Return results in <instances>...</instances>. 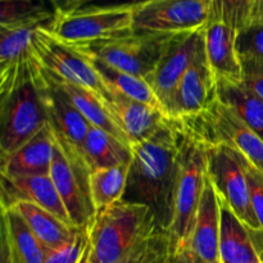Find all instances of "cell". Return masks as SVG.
I'll return each instance as SVG.
<instances>
[{"label": "cell", "mask_w": 263, "mask_h": 263, "mask_svg": "<svg viewBox=\"0 0 263 263\" xmlns=\"http://www.w3.org/2000/svg\"><path fill=\"white\" fill-rule=\"evenodd\" d=\"M238 31L218 21L204 28V48L211 69L218 80L241 81V62L236 49Z\"/></svg>", "instance_id": "obj_20"}, {"label": "cell", "mask_w": 263, "mask_h": 263, "mask_svg": "<svg viewBox=\"0 0 263 263\" xmlns=\"http://www.w3.org/2000/svg\"><path fill=\"white\" fill-rule=\"evenodd\" d=\"M55 152V136L48 125L18 151L2 159V176H39L50 175Z\"/></svg>", "instance_id": "obj_19"}, {"label": "cell", "mask_w": 263, "mask_h": 263, "mask_svg": "<svg viewBox=\"0 0 263 263\" xmlns=\"http://www.w3.org/2000/svg\"><path fill=\"white\" fill-rule=\"evenodd\" d=\"M89 259V231L80 229L73 239L62 248L46 252L45 263H87Z\"/></svg>", "instance_id": "obj_32"}, {"label": "cell", "mask_w": 263, "mask_h": 263, "mask_svg": "<svg viewBox=\"0 0 263 263\" xmlns=\"http://www.w3.org/2000/svg\"><path fill=\"white\" fill-rule=\"evenodd\" d=\"M58 12L54 0H0V27H48Z\"/></svg>", "instance_id": "obj_26"}, {"label": "cell", "mask_w": 263, "mask_h": 263, "mask_svg": "<svg viewBox=\"0 0 263 263\" xmlns=\"http://www.w3.org/2000/svg\"><path fill=\"white\" fill-rule=\"evenodd\" d=\"M91 61L97 71L102 76L103 81L107 85V87L121 92L125 97L131 98L136 102L144 103V104L157 108V109L162 110L164 113L158 98L156 97L153 89H152L151 85L148 84L145 79L127 73V72L120 71V69L115 68V67L109 66L105 62L94 58V57H91Z\"/></svg>", "instance_id": "obj_28"}, {"label": "cell", "mask_w": 263, "mask_h": 263, "mask_svg": "<svg viewBox=\"0 0 263 263\" xmlns=\"http://www.w3.org/2000/svg\"><path fill=\"white\" fill-rule=\"evenodd\" d=\"M44 87L45 74L37 62L32 73L2 98V159L18 151L48 125Z\"/></svg>", "instance_id": "obj_3"}, {"label": "cell", "mask_w": 263, "mask_h": 263, "mask_svg": "<svg viewBox=\"0 0 263 263\" xmlns=\"http://www.w3.org/2000/svg\"><path fill=\"white\" fill-rule=\"evenodd\" d=\"M3 212V249L7 263H45L46 249L14 207Z\"/></svg>", "instance_id": "obj_21"}, {"label": "cell", "mask_w": 263, "mask_h": 263, "mask_svg": "<svg viewBox=\"0 0 263 263\" xmlns=\"http://www.w3.org/2000/svg\"><path fill=\"white\" fill-rule=\"evenodd\" d=\"M220 254L222 263L258 262L249 228H247L246 223L222 200H221Z\"/></svg>", "instance_id": "obj_23"}, {"label": "cell", "mask_w": 263, "mask_h": 263, "mask_svg": "<svg viewBox=\"0 0 263 263\" xmlns=\"http://www.w3.org/2000/svg\"><path fill=\"white\" fill-rule=\"evenodd\" d=\"M54 2H55L57 5H58L59 10H66L69 3H71V0H54Z\"/></svg>", "instance_id": "obj_40"}, {"label": "cell", "mask_w": 263, "mask_h": 263, "mask_svg": "<svg viewBox=\"0 0 263 263\" xmlns=\"http://www.w3.org/2000/svg\"><path fill=\"white\" fill-rule=\"evenodd\" d=\"M208 177L221 200L252 230H261L239 152L225 144L208 146Z\"/></svg>", "instance_id": "obj_10"}, {"label": "cell", "mask_w": 263, "mask_h": 263, "mask_svg": "<svg viewBox=\"0 0 263 263\" xmlns=\"http://www.w3.org/2000/svg\"><path fill=\"white\" fill-rule=\"evenodd\" d=\"M90 174L91 171L81 154L68 151L55 141L50 177L71 222L79 229H89L97 215L90 192Z\"/></svg>", "instance_id": "obj_9"}, {"label": "cell", "mask_w": 263, "mask_h": 263, "mask_svg": "<svg viewBox=\"0 0 263 263\" xmlns=\"http://www.w3.org/2000/svg\"><path fill=\"white\" fill-rule=\"evenodd\" d=\"M45 28L54 37L80 48L135 32L133 9L59 10Z\"/></svg>", "instance_id": "obj_6"}, {"label": "cell", "mask_w": 263, "mask_h": 263, "mask_svg": "<svg viewBox=\"0 0 263 263\" xmlns=\"http://www.w3.org/2000/svg\"><path fill=\"white\" fill-rule=\"evenodd\" d=\"M172 35L174 33L133 32L82 49L90 57L100 59L120 71L146 80L161 61Z\"/></svg>", "instance_id": "obj_8"}, {"label": "cell", "mask_w": 263, "mask_h": 263, "mask_svg": "<svg viewBox=\"0 0 263 263\" xmlns=\"http://www.w3.org/2000/svg\"><path fill=\"white\" fill-rule=\"evenodd\" d=\"M256 263H259V261H258V262H256Z\"/></svg>", "instance_id": "obj_42"}, {"label": "cell", "mask_w": 263, "mask_h": 263, "mask_svg": "<svg viewBox=\"0 0 263 263\" xmlns=\"http://www.w3.org/2000/svg\"><path fill=\"white\" fill-rule=\"evenodd\" d=\"M258 0H208L210 21L226 23L239 32L253 21Z\"/></svg>", "instance_id": "obj_30"}, {"label": "cell", "mask_w": 263, "mask_h": 263, "mask_svg": "<svg viewBox=\"0 0 263 263\" xmlns=\"http://www.w3.org/2000/svg\"><path fill=\"white\" fill-rule=\"evenodd\" d=\"M143 247H144V246H143ZM143 247H141V248H143ZM141 248H140V249H141ZM140 249H139V251H140ZM138 253H139V252H138ZM138 253H136V254H138ZM136 254H135V256H134V257H133V258H131V259H130V261H128L127 263H133V261H134V259H135Z\"/></svg>", "instance_id": "obj_41"}, {"label": "cell", "mask_w": 263, "mask_h": 263, "mask_svg": "<svg viewBox=\"0 0 263 263\" xmlns=\"http://www.w3.org/2000/svg\"><path fill=\"white\" fill-rule=\"evenodd\" d=\"M182 133L168 120L154 135L133 145L130 174L123 199L146 205L163 230L174 220V199Z\"/></svg>", "instance_id": "obj_1"}, {"label": "cell", "mask_w": 263, "mask_h": 263, "mask_svg": "<svg viewBox=\"0 0 263 263\" xmlns=\"http://www.w3.org/2000/svg\"><path fill=\"white\" fill-rule=\"evenodd\" d=\"M239 57H257L263 59V21H253L236 36Z\"/></svg>", "instance_id": "obj_33"}, {"label": "cell", "mask_w": 263, "mask_h": 263, "mask_svg": "<svg viewBox=\"0 0 263 263\" xmlns=\"http://www.w3.org/2000/svg\"><path fill=\"white\" fill-rule=\"evenodd\" d=\"M49 73L57 80L59 86L64 90V92L68 95V98L72 100V103L76 105L77 109H79L80 112L85 116V118L89 121L90 125L97 126V127L107 131L110 135L116 136L117 139L122 140L123 143L130 145L125 134L122 133V130L118 127L117 123H116L115 121H113V118L110 117L109 112H108V109L105 108L102 98L98 97L95 92L85 89V87L74 85L72 84V82L64 81V80L54 76L51 72H49Z\"/></svg>", "instance_id": "obj_27"}, {"label": "cell", "mask_w": 263, "mask_h": 263, "mask_svg": "<svg viewBox=\"0 0 263 263\" xmlns=\"http://www.w3.org/2000/svg\"><path fill=\"white\" fill-rule=\"evenodd\" d=\"M18 202L32 203L49 211L64 222L73 225L50 175L2 176V210L13 207Z\"/></svg>", "instance_id": "obj_17"}, {"label": "cell", "mask_w": 263, "mask_h": 263, "mask_svg": "<svg viewBox=\"0 0 263 263\" xmlns=\"http://www.w3.org/2000/svg\"><path fill=\"white\" fill-rule=\"evenodd\" d=\"M217 100V81L208 63L204 39L182 76L168 110L170 120H184L202 115Z\"/></svg>", "instance_id": "obj_13"}, {"label": "cell", "mask_w": 263, "mask_h": 263, "mask_svg": "<svg viewBox=\"0 0 263 263\" xmlns=\"http://www.w3.org/2000/svg\"><path fill=\"white\" fill-rule=\"evenodd\" d=\"M217 99L263 139V100L241 81H217Z\"/></svg>", "instance_id": "obj_25"}, {"label": "cell", "mask_w": 263, "mask_h": 263, "mask_svg": "<svg viewBox=\"0 0 263 263\" xmlns=\"http://www.w3.org/2000/svg\"><path fill=\"white\" fill-rule=\"evenodd\" d=\"M175 122L205 145L225 144L235 149L263 174V139L218 99L202 115Z\"/></svg>", "instance_id": "obj_5"}, {"label": "cell", "mask_w": 263, "mask_h": 263, "mask_svg": "<svg viewBox=\"0 0 263 263\" xmlns=\"http://www.w3.org/2000/svg\"><path fill=\"white\" fill-rule=\"evenodd\" d=\"M241 82L263 100V59L240 57Z\"/></svg>", "instance_id": "obj_35"}, {"label": "cell", "mask_w": 263, "mask_h": 263, "mask_svg": "<svg viewBox=\"0 0 263 263\" xmlns=\"http://www.w3.org/2000/svg\"><path fill=\"white\" fill-rule=\"evenodd\" d=\"M207 175L208 145L182 133L175 186L174 220L168 230L175 249L189 246Z\"/></svg>", "instance_id": "obj_4"}, {"label": "cell", "mask_w": 263, "mask_h": 263, "mask_svg": "<svg viewBox=\"0 0 263 263\" xmlns=\"http://www.w3.org/2000/svg\"><path fill=\"white\" fill-rule=\"evenodd\" d=\"M131 163L91 171L90 192L97 211L115 204L123 199L127 186Z\"/></svg>", "instance_id": "obj_29"}, {"label": "cell", "mask_w": 263, "mask_h": 263, "mask_svg": "<svg viewBox=\"0 0 263 263\" xmlns=\"http://www.w3.org/2000/svg\"><path fill=\"white\" fill-rule=\"evenodd\" d=\"M41 27V26H40ZM39 27H0V94L12 91L37 66L32 37Z\"/></svg>", "instance_id": "obj_15"}, {"label": "cell", "mask_w": 263, "mask_h": 263, "mask_svg": "<svg viewBox=\"0 0 263 263\" xmlns=\"http://www.w3.org/2000/svg\"><path fill=\"white\" fill-rule=\"evenodd\" d=\"M44 99L48 123L55 136V141L63 148L82 156V144L90 128L89 121L77 109L57 80L46 69H44Z\"/></svg>", "instance_id": "obj_14"}, {"label": "cell", "mask_w": 263, "mask_h": 263, "mask_svg": "<svg viewBox=\"0 0 263 263\" xmlns=\"http://www.w3.org/2000/svg\"><path fill=\"white\" fill-rule=\"evenodd\" d=\"M102 100L110 117L126 135L131 148L154 135L170 120L162 110L136 102L109 87Z\"/></svg>", "instance_id": "obj_16"}, {"label": "cell", "mask_w": 263, "mask_h": 263, "mask_svg": "<svg viewBox=\"0 0 263 263\" xmlns=\"http://www.w3.org/2000/svg\"><path fill=\"white\" fill-rule=\"evenodd\" d=\"M134 31L181 33L202 30L210 21L208 0H152L133 9Z\"/></svg>", "instance_id": "obj_11"}, {"label": "cell", "mask_w": 263, "mask_h": 263, "mask_svg": "<svg viewBox=\"0 0 263 263\" xmlns=\"http://www.w3.org/2000/svg\"><path fill=\"white\" fill-rule=\"evenodd\" d=\"M249 233H251V238L252 241H253L258 261L259 263H263V230H252V229H249Z\"/></svg>", "instance_id": "obj_38"}, {"label": "cell", "mask_w": 263, "mask_h": 263, "mask_svg": "<svg viewBox=\"0 0 263 263\" xmlns=\"http://www.w3.org/2000/svg\"><path fill=\"white\" fill-rule=\"evenodd\" d=\"M174 263H204L187 246L175 249Z\"/></svg>", "instance_id": "obj_37"}, {"label": "cell", "mask_w": 263, "mask_h": 263, "mask_svg": "<svg viewBox=\"0 0 263 263\" xmlns=\"http://www.w3.org/2000/svg\"><path fill=\"white\" fill-rule=\"evenodd\" d=\"M204 28L174 33L156 69L146 79L167 117L175 91L204 39Z\"/></svg>", "instance_id": "obj_12"}, {"label": "cell", "mask_w": 263, "mask_h": 263, "mask_svg": "<svg viewBox=\"0 0 263 263\" xmlns=\"http://www.w3.org/2000/svg\"><path fill=\"white\" fill-rule=\"evenodd\" d=\"M240 157L247 175V180H248L252 207H253L254 215H256L259 226H261V230H263V174L241 153Z\"/></svg>", "instance_id": "obj_34"}, {"label": "cell", "mask_w": 263, "mask_h": 263, "mask_svg": "<svg viewBox=\"0 0 263 263\" xmlns=\"http://www.w3.org/2000/svg\"><path fill=\"white\" fill-rule=\"evenodd\" d=\"M253 21H263V0H258ZM253 21H252V22H253Z\"/></svg>", "instance_id": "obj_39"}, {"label": "cell", "mask_w": 263, "mask_h": 263, "mask_svg": "<svg viewBox=\"0 0 263 263\" xmlns=\"http://www.w3.org/2000/svg\"><path fill=\"white\" fill-rule=\"evenodd\" d=\"M13 207L21 213L23 220L46 251L62 248L76 236L80 229L64 222L49 211L28 202H18ZM10 208V207H9Z\"/></svg>", "instance_id": "obj_22"}, {"label": "cell", "mask_w": 263, "mask_h": 263, "mask_svg": "<svg viewBox=\"0 0 263 263\" xmlns=\"http://www.w3.org/2000/svg\"><path fill=\"white\" fill-rule=\"evenodd\" d=\"M32 51L36 61L54 76L85 87L103 99L108 87L82 48L54 37L44 26L35 31Z\"/></svg>", "instance_id": "obj_7"}, {"label": "cell", "mask_w": 263, "mask_h": 263, "mask_svg": "<svg viewBox=\"0 0 263 263\" xmlns=\"http://www.w3.org/2000/svg\"><path fill=\"white\" fill-rule=\"evenodd\" d=\"M152 0H71L66 10L135 9Z\"/></svg>", "instance_id": "obj_36"}, {"label": "cell", "mask_w": 263, "mask_h": 263, "mask_svg": "<svg viewBox=\"0 0 263 263\" xmlns=\"http://www.w3.org/2000/svg\"><path fill=\"white\" fill-rule=\"evenodd\" d=\"M175 248L170 233L159 229L136 254L133 263H174Z\"/></svg>", "instance_id": "obj_31"}, {"label": "cell", "mask_w": 263, "mask_h": 263, "mask_svg": "<svg viewBox=\"0 0 263 263\" xmlns=\"http://www.w3.org/2000/svg\"><path fill=\"white\" fill-rule=\"evenodd\" d=\"M81 151L90 171L131 163L133 159L130 145L92 125H90Z\"/></svg>", "instance_id": "obj_24"}, {"label": "cell", "mask_w": 263, "mask_h": 263, "mask_svg": "<svg viewBox=\"0 0 263 263\" xmlns=\"http://www.w3.org/2000/svg\"><path fill=\"white\" fill-rule=\"evenodd\" d=\"M159 229L146 205L120 200L97 211L87 229V263H127Z\"/></svg>", "instance_id": "obj_2"}, {"label": "cell", "mask_w": 263, "mask_h": 263, "mask_svg": "<svg viewBox=\"0 0 263 263\" xmlns=\"http://www.w3.org/2000/svg\"><path fill=\"white\" fill-rule=\"evenodd\" d=\"M220 233L221 199L207 175L187 247L204 263H222L220 254Z\"/></svg>", "instance_id": "obj_18"}]
</instances>
